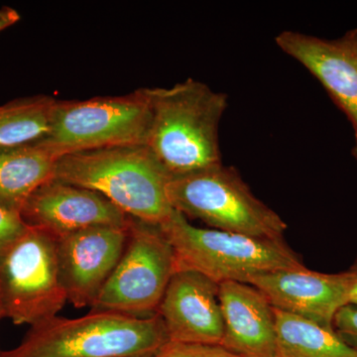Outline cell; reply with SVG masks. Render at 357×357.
I'll use <instances>...</instances> for the list:
<instances>
[{"label":"cell","instance_id":"4fadbf2b","mask_svg":"<svg viewBox=\"0 0 357 357\" xmlns=\"http://www.w3.org/2000/svg\"><path fill=\"white\" fill-rule=\"evenodd\" d=\"M275 309L333 330L335 314L349 304L345 271L321 273L312 270H278L249 279Z\"/></svg>","mask_w":357,"mask_h":357},{"label":"cell","instance_id":"277c9868","mask_svg":"<svg viewBox=\"0 0 357 357\" xmlns=\"http://www.w3.org/2000/svg\"><path fill=\"white\" fill-rule=\"evenodd\" d=\"M159 227L172 246L176 272H197L218 284L248 283L258 275L307 268L284 239L201 229L174 210Z\"/></svg>","mask_w":357,"mask_h":357},{"label":"cell","instance_id":"9a60e30c","mask_svg":"<svg viewBox=\"0 0 357 357\" xmlns=\"http://www.w3.org/2000/svg\"><path fill=\"white\" fill-rule=\"evenodd\" d=\"M60 157L42 140L0 150V204L20 213L28 199L54 178Z\"/></svg>","mask_w":357,"mask_h":357},{"label":"cell","instance_id":"ffe728a7","mask_svg":"<svg viewBox=\"0 0 357 357\" xmlns=\"http://www.w3.org/2000/svg\"><path fill=\"white\" fill-rule=\"evenodd\" d=\"M26 227L20 213L0 204V250L20 236Z\"/></svg>","mask_w":357,"mask_h":357},{"label":"cell","instance_id":"52a82bcc","mask_svg":"<svg viewBox=\"0 0 357 357\" xmlns=\"http://www.w3.org/2000/svg\"><path fill=\"white\" fill-rule=\"evenodd\" d=\"M150 107L144 89L129 95L56 100L45 144L63 155L122 145H145Z\"/></svg>","mask_w":357,"mask_h":357},{"label":"cell","instance_id":"7c38bea8","mask_svg":"<svg viewBox=\"0 0 357 357\" xmlns=\"http://www.w3.org/2000/svg\"><path fill=\"white\" fill-rule=\"evenodd\" d=\"M220 284L192 271L176 272L160 303L169 342L220 344L225 332Z\"/></svg>","mask_w":357,"mask_h":357},{"label":"cell","instance_id":"d6986e66","mask_svg":"<svg viewBox=\"0 0 357 357\" xmlns=\"http://www.w3.org/2000/svg\"><path fill=\"white\" fill-rule=\"evenodd\" d=\"M333 326L338 337L357 351V306L347 304L340 309L333 319Z\"/></svg>","mask_w":357,"mask_h":357},{"label":"cell","instance_id":"30bf717a","mask_svg":"<svg viewBox=\"0 0 357 357\" xmlns=\"http://www.w3.org/2000/svg\"><path fill=\"white\" fill-rule=\"evenodd\" d=\"M128 225L91 227L57 241L61 279L77 309L95 304L123 253Z\"/></svg>","mask_w":357,"mask_h":357},{"label":"cell","instance_id":"ac0fdd59","mask_svg":"<svg viewBox=\"0 0 357 357\" xmlns=\"http://www.w3.org/2000/svg\"><path fill=\"white\" fill-rule=\"evenodd\" d=\"M155 357H241L220 344H184L168 342Z\"/></svg>","mask_w":357,"mask_h":357},{"label":"cell","instance_id":"5b68a950","mask_svg":"<svg viewBox=\"0 0 357 357\" xmlns=\"http://www.w3.org/2000/svg\"><path fill=\"white\" fill-rule=\"evenodd\" d=\"M166 192L174 211L213 229L276 241L287 230V223L253 194L234 167L220 164L171 177Z\"/></svg>","mask_w":357,"mask_h":357},{"label":"cell","instance_id":"603a6c76","mask_svg":"<svg viewBox=\"0 0 357 357\" xmlns=\"http://www.w3.org/2000/svg\"><path fill=\"white\" fill-rule=\"evenodd\" d=\"M3 319V314H2L1 307H0V319ZM1 352V351H0Z\"/></svg>","mask_w":357,"mask_h":357},{"label":"cell","instance_id":"2e32d148","mask_svg":"<svg viewBox=\"0 0 357 357\" xmlns=\"http://www.w3.org/2000/svg\"><path fill=\"white\" fill-rule=\"evenodd\" d=\"M278 357H357L335 331L274 307Z\"/></svg>","mask_w":357,"mask_h":357},{"label":"cell","instance_id":"8fae6325","mask_svg":"<svg viewBox=\"0 0 357 357\" xmlns=\"http://www.w3.org/2000/svg\"><path fill=\"white\" fill-rule=\"evenodd\" d=\"M28 227L59 239L103 225H128V215L91 190L52 178L28 199L20 211Z\"/></svg>","mask_w":357,"mask_h":357},{"label":"cell","instance_id":"6da1fadb","mask_svg":"<svg viewBox=\"0 0 357 357\" xmlns=\"http://www.w3.org/2000/svg\"><path fill=\"white\" fill-rule=\"evenodd\" d=\"M144 91L150 107L145 146L169 177L222 164L218 130L227 107L225 93L194 79Z\"/></svg>","mask_w":357,"mask_h":357},{"label":"cell","instance_id":"9c48e42d","mask_svg":"<svg viewBox=\"0 0 357 357\" xmlns=\"http://www.w3.org/2000/svg\"><path fill=\"white\" fill-rule=\"evenodd\" d=\"M286 55L304 66L351 122L357 161V28L337 39L287 30L275 37Z\"/></svg>","mask_w":357,"mask_h":357},{"label":"cell","instance_id":"8992f818","mask_svg":"<svg viewBox=\"0 0 357 357\" xmlns=\"http://www.w3.org/2000/svg\"><path fill=\"white\" fill-rule=\"evenodd\" d=\"M68 302L57 241L35 227H26L0 250V307L15 326H34L58 316Z\"/></svg>","mask_w":357,"mask_h":357},{"label":"cell","instance_id":"3957f363","mask_svg":"<svg viewBox=\"0 0 357 357\" xmlns=\"http://www.w3.org/2000/svg\"><path fill=\"white\" fill-rule=\"evenodd\" d=\"M169 342L159 314L136 318L91 311L79 318L52 317L0 357H155Z\"/></svg>","mask_w":357,"mask_h":357},{"label":"cell","instance_id":"ba28073f","mask_svg":"<svg viewBox=\"0 0 357 357\" xmlns=\"http://www.w3.org/2000/svg\"><path fill=\"white\" fill-rule=\"evenodd\" d=\"M128 227L123 253L91 311L149 318L176 273L173 249L159 225L129 218Z\"/></svg>","mask_w":357,"mask_h":357},{"label":"cell","instance_id":"44dd1931","mask_svg":"<svg viewBox=\"0 0 357 357\" xmlns=\"http://www.w3.org/2000/svg\"><path fill=\"white\" fill-rule=\"evenodd\" d=\"M20 18V14L13 7H1L0 8V32L17 23Z\"/></svg>","mask_w":357,"mask_h":357},{"label":"cell","instance_id":"e0dca14e","mask_svg":"<svg viewBox=\"0 0 357 357\" xmlns=\"http://www.w3.org/2000/svg\"><path fill=\"white\" fill-rule=\"evenodd\" d=\"M56 98L34 96L0 107V150L45 139L51 131Z\"/></svg>","mask_w":357,"mask_h":357},{"label":"cell","instance_id":"7402d4cb","mask_svg":"<svg viewBox=\"0 0 357 357\" xmlns=\"http://www.w3.org/2000/svg\"><path fill=\"white\" fill-rule=\"evenodd\" d=\"M345 273L347 275L349 283V304L357 306V256Z\"/></svg>","mask_w":357,"mask_h":357},{"label":"cell","instance_id":"5bb4252c","mask_svg":"<svg viewBox=\"0 0 357 357\" xmlns=\"http://www.w3.org/2000/svg\"><path fill=\"white\" fill-rule=\"evenodd\" d=\"M225 332L222 347L241 357H278L274 307L255 286L220 284Z\"/></svg>","mask_w":357,"mask_h":357},{"label":"cell","instance_id":"7a4b0ae2","mask_svg":"<svg viewBox=\"0 0 357 357\" xmlns=\"http://www.w3.org/2000/svg\"><path fill=\"white\" fill-rule=\"evenodd\" d=\"M54 178L98 192L129 218L151 225L173 211L166 192L170 177L143 144L63 155Z\"/></svg>","mask_w":357,"mask_h":357}]
</instances>
